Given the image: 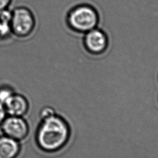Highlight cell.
I'll use <instances>...</instances> for the list:
<instances>
[{
	"label": "cell",
	"mask_w": 158,
	"mask_h": 158,
	"mask_svg": "<svg viewBox=\"0 0 158 158\" xmlns=\"http://www.w3.org/2000/svg\"><path fill=\"white\" fill-rule=\"evenodd\" d=\"M70 136V127L67 121L57 113L42 119L37 133L39 146L44 151L54 152L62 149Z\"/></svg>",
	"instance_id": "cell-1"
},
{
	"label": "cell",
	"mask_w": 158,
	"mask_h": 158,
	"mask_svg": "<svg viewBox=\"0 0 158 158\" xmlns=\"http://www.w3.org/2000/svg\"><path fill=\"white\" fill-rule=\"evenodd\" d=\"M70 28L76 32L85 33L97 27L99 22L98 11L87 4H79L72 9L67 17Z\"/></svg>",
	"instance_id": "cell-2"
},
{
	"label": "cell",
	"mask_w": 158,
	"mask_h": 158,
	"mask_svg": "<svg viewBox=\"0 0 158 158\" xmlns=\"http://www.w3.org/2000/svg\"><path fill=\"white\" fill-rule=\"evenodd\" d=\"M10 27L12 33L17 36L23 38L29 36L35 27L33 14L25 7L15 8L12 11Z\"/></svg>",
	"instance_id": "cell-3"
},
{
	"label": "cell",
	"mask_w": 158,
	"mask_h": 158,
	"mask_svg": "<svg viewBox=\"0 0 158 158\" xmlns=\"http://www.w3.org/2000/svg\"><path fill=\"white\" fill-rule=\"evenodd\" d=\"M83 46L89 54L102 55L108 48L107 36L103 30L96 27L85 33Z\"/></svg>",
	"instance_id": "cell-4"
},
{
	"label": "cell",
	"mask_w": 158,
	"mask_h": 158,
	"mask_svg": "<svg viewBox=\"0 0 158 158\" xmlns=\"http://www.w3.org/2000/svg\"><path fill=\"white\" fill-rule=\"evenodd\" d=\"M2 123V129L6 136L20 140L26 137L28 134V125L21 117L10 115L4 118Z\"/></svg>",
	"instance_id": "cell-5"
},
{
	"label": "cell",
	"mask_w": 158,
	"mask_h": 158,
	"mask_svg": "<svg viewBox=\"0 0 158 158\" xmlns=\"http://www.w3.org/2000/svg\"><path fill=\"white\" fill-rule=\"evenodd\" d=\"M4 106L6 113L10 115L21 117L27 112L28 105L25 98L14 93Z\"/></svg>",
	"instance_id": "cell-6"
},
{
	"label": "cell",
	"mask_w": 158,
	"mask_h": 158,
	"mask_svg": "<svg viewBox=\"0 0 158 158\" xmlns=\"http://www.w3.org/2000/svg\"><path fill=\"white\" fill-rule=\"evenodd\" d=\"M19 149L17 140L7 136L0 137V158H14L19 154Z\"/></svg>",
	"instance_id": "cell-7"
},
{
	"label": "cell",
	"mask_w": 158,
	"mask_h": 158,
	"mask_svg": "<svg viewBox=\"0 0 158 158\" xmlns=\"http://www.w3.org/2000/svg\"><path fill=\"white\" fill-rule=\"evenodd\" d=\"M13 94V91L9 88L0 89V102L4 105Z\"/></svg>",
	"instance_id": "cell-8"
},
{
	"label": "cell",
	"mask_w": 158,
	"mask_h": 158,
	"mask_svg": "<svg viewBox=\"0 0 158 158\" xmlns=\"http://www.w3.org/2000/svg\"><path fill=\"white\" fill-rule=\"evenodd\" d=\"M57 112H56V110L52 107H46L43 108L41 112V119H44L46 118H48L49 117H51L54 114H56Z\"/></svg>",
	"instance_id": "cell-9"
},
{
	"label": "cell",
	"mask_w": 158,
	"mask_h": 158,
	"mask_svg": "<svg viewBox=\"0 0 158 158\" xmlns=\"http://www.w3.org/2000/svg\"><path fill=\"white\" fill-rule=\"evenodd\" d=\"M12 0H0V12L6 9H8Z\"/></svg>",
	"instance_id": "cell-10"
},
{
	"label": "cell",
	"mask_w": 158,
	"mask_h": 158,
	"mask_svg": "<svg viewBox=\"0 0 158 158\" xmlns=\"http://www.w3.org/2000/svg\"><path fill=\"white\" fill-rule=\"evenodd\" d=\"M6 112L4 108V106L0 102V123L3 122L5 118Z\"/></svg>",
	"instance_id": "cell-11"
}]
</instances>
